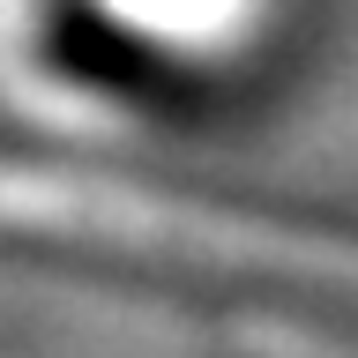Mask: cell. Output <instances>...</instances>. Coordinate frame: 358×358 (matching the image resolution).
I'll use <instances>...</instances> for the list:
<instances>
[{
	"mask_svg": "<svg viewBox=\"0 0 358 358\" xmlns=\"http://www.w3.org/2000/svg\"><path fill=\"white\" fill-rule=\"evenodd\" d=\"M112 38L157 45V52H224L262 22L268 0H83Z\"/></svg>",
	"mask_w": 358,
	"mask_h": 358,
	"instance_id": "cell-1",
	"label": "cell"
}]
</instances>
